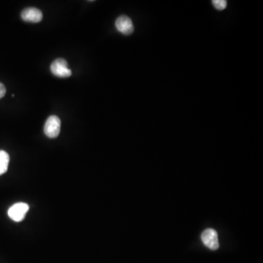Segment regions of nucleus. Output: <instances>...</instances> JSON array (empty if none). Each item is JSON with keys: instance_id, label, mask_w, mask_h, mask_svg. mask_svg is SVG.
I'll return each instance as SVG.
<instances>
[{"instance_id": "2", "label": "nucleus", "mask_w": 263, "mask_h": 263, "mask_svg": "<svg viewBox=\"0 0 263 263\" xmlns=\"http://www.w3.org/2000/svg\"><path fill=\"white\" fill-rule=\"evenodd\" d=\"M61 130V121L57 116H50L44 126V132L50 138H56Z\"/></svg>"}, {"instance_id": "4", "label": "nucleus", "mask_w": 263, "mask_h": 263, "mask_svg": "<svg viewBox=\"0 0 263 263\" xmlns=\"http://www.w3.org/2000/svg\"><path fill=\"white\" fill-rule=\"evenodd\" d=\"M201 240L203 244L211 250H217L220 247L218 235L214 229L208 228L204 230L201 235Z\"/></svg>"}, {"instance_id": "5", "label": "nucleus", "mask_w": 263, "mask_h": 263, "mask_svg": "<svg viewBox=\"0 0 263 263\" xmlns=\"http://www.w3.org/2000/svg\"><path fill=\"white\" fill-rule=\"evenodd\" d=\"M115 25L117 30L123 35H130L133 33V23L128 16L125 15L119 16L116 21Z\"/></svg>"}, {"instance_id": "3", "label": "nucleus", "mask_w": 263, "mask_h": 263, "mask_svg": "<svg viewBox=\"0 0 263 263\" xmlns=\"http://www.w3.org/2000/svg\"><path fill=\"white\" fill-rule=\"evenodd\" d=\"M29 209V205L25 202H17L9 208L8 215L14 222H21L25 218Z\"/></svg>"}, {"instance_id": "8", "label": "nucleus", "mask_w": 263, "mask_h": 263, "mask_svg": "<svg viewBox=\"0 0 263 263\" xmlns=\"http://www.w3.org/2000/svg\"><path fill=\"white\" fill-rule=\"evenodd\" d=\"M212 4L218 11H223L228 6V2L226 0H214L212 1Z\"/></svg>"}, {"instance_id": "7", "label": "nucleus", "mask_w": 263, "mask_h": 263, "mask_svg": "<svg viewBox=\"0 0 263 263\" xmlns=\"http://www.w3.org/2000/svg\"><path fill=\"white\" fill-rule=\"evenodd\" d=\"M9 162V154L6 151L0 150V175L7 172Z\"/></svg>"}, {"instance_id": "1", "label": "nucleus", "mask_w": 263, "mask_h": 263, "mask_svg": "<svg viewBox=\"0 0 263 263\" xmlns=\"http://www.w3.org/2000/svg\"><path fill=\"white\" fill-rule=\"evenodd\" d=\"M50 71L54 76L66 78L71 76V70L68 68V63L64 59H57L50 65Z\"/></svg>"}, {"instance_id": "9", "label": "nucleus", "mask_w": 263, "mask_h": 263, "mask_svg": "<svg viewBox=\"0 0 263 263\" xmlns=\"http://www.w3.org/2000/svg\"><path fill=\"white\" fill-rule=\"evenodd\" d=\"M6 94V88L4 84L0 83V99L4 97L5 94Z\"/></svg>"}, {"instance_id": "6", "label": "nucleus", "mask_w": 263, "mask_h": 263, "mask_svg": "<svg viewBox=\"0 0 263 263\" xmlns=\"http://www.w3.org/2000/svg\"><path fill=\"white\" fill-rule=\"evenodd\" d=\"M21 19L26 22L38 23L42 20V11L35 8H28L21 12Z\"/></svg>"}]
</instances>
